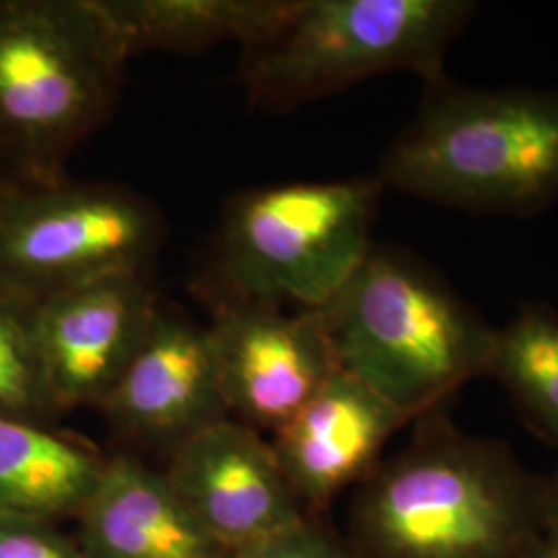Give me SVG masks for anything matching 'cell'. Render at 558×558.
I'll use <instances>...</instances> for the list:
<instances>
[{
    "mask_svg": "<svg viewBox=\"0 0 558 558\" xmlns=\"http://www.w3.org/2000/svg\"><path fill=\"white\" fill-rule=\"evenodd\" d=\"M544 523V478L442 410L362 482L352 511L362 558H519Z\"/></svg>",
    "mask_w": 558,
    "mask_h": 558,
    "instance_id": "1",
    "label": "cell"
},
{
    "mask_svg": "<svg viewBox=\"0 0 558 558\" xmlns=\"http://www.w3.org/2000/svg\"><path fill=\"white\" fill-rule=\"evenodd\" d=\"M380 160L383 189L470 214L532 216L558 201V92L428 81Z\"/></svg>",
    "mask_w": 558,
    "mask_h": 558,
    "instance_id": "2",
    "label": "cell"
},
{
    "mask_svg": "<svg viewBox=\"0 0 558 558\" xmlns=\"http://www.w3.org/2000/svg\"><path fill=\"white\" fill-rule=\"evenodd\" d=\"M131 59L98 0H0V174L52 184L108 117Z\"/></svg>",
    "mask_w": 558,
    "mask_h": 558,
    "instance_id": "3",
    "label": "cell"
},
{
    "mask_svg": "<svg viewBox=\"0 0 558 558\" xmlns=\"http://www.w3.org/2000/svg\"><path fill=\"white\" fill-rule=\"evenodd\" d=\"M319 313L339 368L412 422L488 373L495 327L424 265L393 251L373 248Z\"/></svg>",
    "mask_w": 558,
    "mask_h": 558,
    "instance_id": "4",
    "label": "cell"
},
{
    "mask_svg": "<svg viewBox=\"0 0 558 558\" xmlns=\"http://www.w3.org/2000/svg\"><path fill=\"white\" fill-rule=\"evenodd\" d=\"M474 11L470 0H290L278 25L242 50L240 81L267 108L398 71L437 81Z\"/></svg>",
    "mask_w": 558,
    "mask_h": 558,
    "instance_id": "5",
    "label": "cell"
},
{
    "mask_svg": "<svg viewBox=\"0 0 558 558\" xmlns=\"http://www.w3.org/2000/svg\"><path fill=\"white\" fill-rule=\"evenodd\" d=\"M379 179L253 189L226 207L218 276L226 299L323 311L371 255Z\"/></svg>",
    "mask_w": 558,
    "mask_h": 558,
    "instance_id": "6",
    "label": "cell"
},
{
    "mask_svg": "<svg viewBox=\"0 0 558 558\" xmlns=\"http://www.w3.org/2000/svg\"><path fill=\"white\" fill-rule=\"evenodd\" d=\"M161 242L158 214L108 184H7L0 191V292L27 302L143 271Z\"/></svg>",
    "mask_w": 558,
    "mask_h": 558,
    "instance_id": "7",
    "label": "cell"
},
{
    "mask_svg": "<svg viewBox=\"0 0 558 558\" xmlns=\"http://www.w3.org/2000/svg\"><path fill=\"white\" fill-rule=\"evenodd\" d=\"M230 412L278 430L339 371L319 311L223 300L207 327Z\"/></svg>",
    "mask_w": 558,
    "mask_h": 558,
    "instance_id": "8",
    "label": "cell"
},
{
    "mask_svg": "<svg viewBox=\"0 0 558 558\" xmlns=\"http://www.w3.org/2000/svg\"><path fill=\"white\" fill-rule=\"evenodd\" d=\"M163 476L228 555L306 518L271 440L244 422L220 420L182 440Z\"/></svg>",
    "mask_w": 558,
    "mask_h": 558,
    "instance_id": "9",
    "label": "cell"
},
{
    "mask_svg": "<svg viewBox=\"0 0 558 558\" xmlns=\"http://www.w3.org/2000/svg\"><path fill=\"white\" fill-rule=\"evenodd\" d=\"M141 274L108 276L36 302L41 368L57 410L100 408L137 354L161 311Z\"/></svg>",
    "mask_w": 558,
    "mask_h": 558,
    "instance_id": "10",
    "label": "cell"
},
{
    "mask_svg": "<svg viewBox=\"0 0 558 558\" xmlns=\"http://www.w3.org/2000/svg\"><path fill=\"white\" fill-rule=\"evenodd\" d=\"M100 408L124 435L170 449L228 418L207 329L160 311Z\"/></svg>",
    "mask_w": 558,
    "mask_h": 558,
    "instance_id": "11",
    "label": "cell"
},
{
    "mask_svg": "<svg viewBox=\"0 0 558 558\" xmlns=\"http://www.w3.org/2000/svg\"><path fill=\"white\" fill-rule=\"evenodd\" d=\"M410 422L379 393L339 368L274 430L271 447L300 502L325 509L339 493L377 470L385 445Z\"/></svg>",
    "mask_w": 558,
    "mask_h": 558,
    "instance_id": "12",
    "label": "cell"
},
{
    "mask_svg": "<svg viewBox=\"0 0 558 558\" xmlns=\"http://www.w3.org/2000/svg\"><path fill=\"white\" fill-rule=\"evenodd\" d=\"M77 518L87 558H228L166 476L129 456L106 459Z\"/></svg>",
    "mask_w": 558,
    "mask_h": 558,
    "instance_id": "13",
    "label": "cell"
},
{
    "mask_svg": "<svg viewBox=\"0 0 558 558\" xmlns=\"http://www.w3.org/2000/svg\"><path fill=\"white\" fill-rule=\"evenodd\" d=\"M104 463L87 445L40 422L0 416V521L80 515Z\"/></svg>",
    "mask_w": 558,
    "mask_h": 558,
    "instance_id": "14",
    "label": "cell"
},
{
    "mask_svg": "<svg viewBox=\"0 0 558 558\" xmlns=\"http://www.w3.org/2000/svg\"><path fill=\"white\" fill-rule=\"evenodd\" d=\"M290 0H98L131 57L147 50L199 52L221 41L242 50L263 40Z\"/></svg>",
    "mask_w": 558,
    "mask_h": 558,
    "instance_id": "15",
    "label": "cell"
},
{
    "mask_svg": "<svg viewBox=\"0 0 558 558\" xmlns=\"http://www.w3.org/2000/svg\"><path fill=\"white\" fill-rule=\"evenodd\" d=\"M486 375L499 380L523 418L558 449V315L525 306L495 327Z\"/></svg>",
    "mask_w": 558,
    "mask_h": 558,
    "instance_id": "16",
    "label": "cell"
},
{
    "mask_svg": "<svg viewBox=\"0 0 558 558\" xmlns=\"http://www.w3.org/2000/svg\"><path fill=\"white\" fill-rule=\"evenodd\" d=\"M34 306L0 292V416L41 424L57 408L41 368Z\"/></svg>",
    "mask_w": 558,
    "mask_h": 558,
    "instance_id": "17",
    "label": "cell"
},
{
    "mask_svg": "<svg viewBox=\"0 0 558 558\" xmlns=\"http://www.w3.org/2000/svg\"><path fill=\"white\" fill-rule=\"evenodd\" d=\"M228 558H359L348 550L336 536L313 519H300L299 523L286 527L251 548L228 555Z\"/></svg>",
    "mask_w": 558,
    "mask_h": 558,
    "instance_id": "18",
    "label": "cell"
},
{
    "mask_svg": "<svg viewBox=\"0 0 558 558\" xmlns=\"http://www.w3.org/2000/svg\"><path fill=\"white\" fill-rule=\"evenodd\" d=\"M0 558H87L48 521H0Z\"/></svg>",
    "mask_w": 558,
    "mask_h": 558,
    "instance_id": "19",
    "label": "cell"
},
{
    "mask_svg": "<svg viewBox=\"0 0 558 558\" xmlns=\"http://www.w3.org/2000/svg\"><path fill=\"white\" fill-rule=\"evenodd\" d=\"M519 558H558V523L546 519L539 538Z\"/></svg>",
    "mask_w": 558,
    "mask_h": 558,
    "instance_id": "20",
    "label": "cell"
},
{
    "mask_svg": "<svg viewBox=\"0 0 558 558\" xmlns=\"http://www.w3.org/2000/svg\"><path fill=\"white\" fill-rule=\"evenodd\" d=\"M544 509L546 519L558 523V470L550 478H544Z\"/></svg>",
    "mask_w": 558,
    "mask_h": 558,
    "instance_id": "21",
    "label": "cell"
},
{
    "mask_svg": "<svg viewBox=\"0 0 558 558\" xmlns=\"http://www.w3.org/2000/svg\"><path fill=\"white\" fill-rule=\"evenodd\" d=\"M7 186V180L2 179V174H0V191Z\"/></svg>",
    "mask_w": 558,
    "mask_h": 558,
    "instance_id": "22",
    "label": "cell"
}]
</instances>
